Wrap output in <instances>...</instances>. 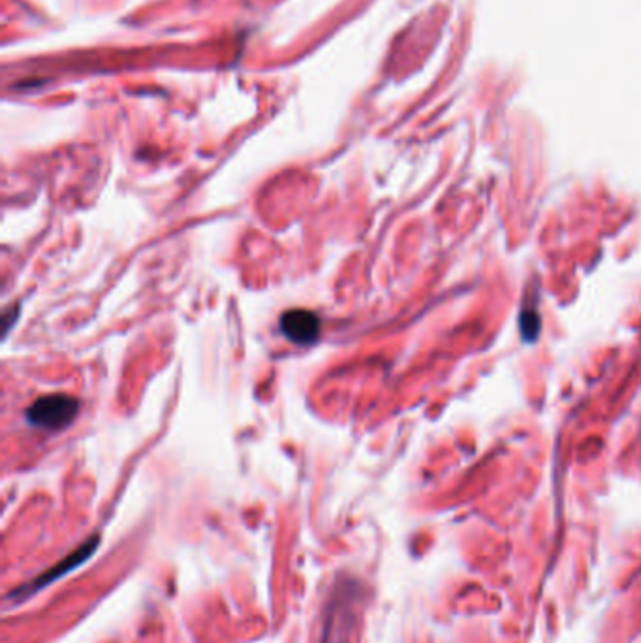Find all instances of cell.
<instances>
[{"label": "cell", "mask_w": 641, "mask_h": 643, "mask_svg": "<svg viewBox=\"0 0 641 643\" xmlns=\"http://www.w3.org/2000/svg\"><path fill=\"white\" fill-rule=\"evenodd\" d=\"M320 318L313 311L292 309L281 316L284 337L296 345H313L320 337Z\"/></svg>", "instance_id": "cell-3"}, {"label": "cell", "mask_w": 641, "mask_h": 643, "mask_svg": "<svg viewBox=\"0 0 641 643\" xmlns=\"http://www.w3.org/2000/svg\"><path fill=\"white\" fill-rule=\"evenodd\" d=\"M98 544H100V536L94 534L87 542H83L78 549H74L70 555H66L63 561H59L57 565L49 566L46 572H42L38 578H34V580L29 581V583L21 585L17 591L10 593L8 598L14 600V602H16L17 598V602H21V600L29 598V596L34 595V593L42 591L44 587L51 585L53 581L61 580L68 572H72V570H76L78 566L87 563V561L93 557L94 551L98 548Z\"/></svg>", "instance_id": "cell-2"}, {"label": "cell", "mask_w": 641, "mask_h": 643, "mask_svg": "<svg viewBox=\"0 0 641 643\" xmlns=\"http://www.w3.org/2000/svg\"><path fill=\"white\" fill-rule=\"evenodd\" d=\"M79 401L70 395H46L27 408L29 424L46 431H59L72 424L78 416Z\"/></svg>", "instance_id": "cell-1"}]
</instances>
